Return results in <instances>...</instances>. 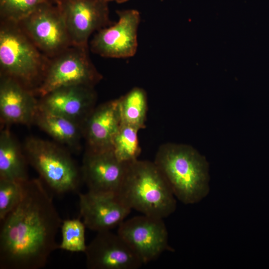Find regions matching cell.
<instances>
[{
  "label": "cell",
  "mask_w": 269,
  "mask_h": 269,
  "mask_svg": "<svg viewBox=\"0 0 269 269\" xmlns=\"http://www.w3.org/2000/svg\"><path fill=\"white\" fill-rule=\"evenodd\" d=\"M40 179H29L0 228V269H39L52 252L62 220Z\"/></svg>",
  "instance_id": "cell-1"
},
{
  "label": "cell",
  "mask_w": 269,
  "mask_h": 269,
  "mask_svg": "<svg viewBox=\"0 0 269 269\" xmlns=\"http://www.w3.org/2000/svg\"><path fill=\"white\" fill-rule=\"evenodd\" d=\"M175 197L185 204L197 203L209 192L206 158L192 146L166 143L158 149L153 161Z\"/></svg>",
  "instance_id": "cell-2"
},
{
  "label": "cell",
  "mask_w": 269,
  "mask_h": 269,
  "mask_svg": "<svg viewBox=\"0 0 269 269\" xmlns=\"http://www.w3.org/2000/svg\"><path fill=\"white\" fill-rule=\"evenodd\" d=\"M119 195L132 209L163 219L175 210V197L154 162L138 159L128 163Z\"/></svg>",
  "instance_id": "cell-3"
},
{
  "label": "cell",
  "mask_w": 269,
  "mask_h": 269,
  "mask_svg": "<svg viewBox=\"0 0 269 269\" xmlns=\"http://www.w3.org/2000/svg\"><path fill=\"white\" fill-rule=\"evenodd\" d=\"M49 59L18 23L0 20V75L12 78L33 91L43 78Z\"/></svg>",
  "instance_id": "cell-4"
},
{
  "label": "cell",
  "mask_w": 269,
  "mask_h": 269,
  "mask_svg": "<svg viewBox=\"0 0 269 269\" xmlns=\"http://www.w3.org/2000/svg\"><path fill=\"white\" fill-rule=\"evenodd\" d=\"M23 151L40 179L55 193L78 192L83 181L69 152L58 144L36 137L26 138Z\"/></svg>",
  "instance_id": "cell-5"
},
{
  "label": "cell",
  "mask_w": 269,
  "mask_h": 269,
  "mask_svg": "<svg viewBox=\"0 0 269 269\" xmlns=\"http://www.w3.org/2000/svg\"><path fill=\"white\" fill-rule=\"evenodd\" d=\"M89 49V46L71 45L49 58L34 94L41 97L56 89L70 85L94 87L103 76L91 61Z\"/></svg>",
  "instance_id": "cell-6"
},
{
  "label": "cell",
  "mask_w": 269,
  "mask_h": 269,
  "mask_svg": "<svg viewBox=\"0 0 269 269\" xmlns=\"http://www.w3.org/2000/svg\"><path fill=\"white\" fill-rule=\"evenodd\" d=\"M17 23L49 58L72 45L57 4L43 5Z\"/></svg>",
  "instance_id": "cell-7"
},
{
  "label": "cell",
  "mask_w": 269,
  "mask_h": 269,
  "mask_svg": "<svg viewBox=\"0 0 269 269\" xmlns=\"http://www.w3.org/2000/svg\"><path fill=\"white\" fill-rule=\"evenodd\" d=\"M108 0H59L72 45L89 46L90 37L114 23L109 16Z\"/></svg>",
  "instance_id": "cell-8"
},
{
  "label": "cell",
  "mask_w": 269,
  "mask_h": 269,
  "mask_svg": "<svg viewBox=\"0 0 269 269\" xmlns=\"http://www.w3.org/2000/svg\"><path fill=\"white\" fill-rule=\"evenodd\" d=\"M116 13L118 20L94 33L90 42L89 49L106 58L133 57L138 47L140 13L134 9L117 10Z\"/></svg>",
  "instance_id": "cell-9"
},
{
  "label": "cell",
  "mask_w": 269,
  "mask_h": 269,
  "mask_svg": "<svg viewBox=\"0 0 269 269\" xmlns=\"http://www.w3.org/2000/svg\"><path fill=\"white\" fill-rule=\"evenodd\" d=\"M118 234L127 243L143 264L153 261L164 252L171 251L163 219L142 214L125 220Z\"/></svg>",
  "instance_id": "cell-10"
},
{
  "label": "cell",
  "mask_w": 269,
  "mask_h": 269,
  "mask_svg": "<svg viewBox=\"0 0 269 269\" xmlns=\"http://www.w3.org/2000/svg\"><path fill=\"white\" fill-rule=\"evenodd\" d=\"M128 163L120 161L113 149H86L81 172L88 191L118 194L124 181Z\"/></svg>",
  "instance_id": "cell-11"
},
{
  "label": "cell",
  "mask_w": 269,
  "mask_h": 269,
  "mask_svg": "<svg viewBox=\"0 0 269 269\" xmlns=\"http://www.w3.org/2000/svg\"><path fill=\"white\" fill-rule=\"evenodd\" d=\"M88 269H137L143 264L118 233L97 232L84 252Z\"/></svg>",
  "instance_id": "cell-12"
},
{
  "label": "cell",
  "mask_w": 269,
  "mask_h": 269,
  "mask_svg": "<svg viewBox=\"0 0 269 269\" xmlns=\"http://www.w3.org/2000/svg\"><path fill=\"white\" fill-rule=\"evenodd\" d=\"M78 195L80 216L87 228L97 232L119 227L132 210L119 194L88 191Z\"/></svg>",
  "instance_id": "cell-13"
},
{
  "label": "cell",
  "mask_w": 269,
  "mask_h": 269,
  "mask_svg": "<svg viewBox=\"0 0 269 269\" xmlns=\"http://www.w3.org/2000/svg\"><path fill=\"white\" fill-rule=\"evenodd\" d=\"M97 95L94 87L76 85L56 89L41 97L38 107L83 124L95 109Z\"/></svg>",
  "instance_id": "cell-14"
},
{
  "label": "cell",
  "mask_w": 269,
  "mask_h": 269,
  "mask_svg": "<svg viewBox=\"0 0 269 269\" xmlns=\"http://www.w3.org/2000/svg\"><path fill=\"white\" fill-rule=\"evenodd\" d=\"M30 89L17 80L0 75V118L6 126L34 124L38 108V101Z\"/></svg>",
  "instance_id": "cell-15"
},
{
  "label": "cell",
  "mask_w": 269,
  "mask_h": 269,
  "mask_svg": "<svg viewBox=\"0 0 269 269\" xmlns=\"http://www.w3.org/2000/svg\"><path fill=\"white\" fill-rule=\"evenodd\" d=\"M122 124L118 99L96 107L82 126L86 149H113L114 137Z\"/></svg>",
  "instance_id": "cell-16"
},
{
  "label": "cell",
  "mask_w": 269,
  "mask_h": 269,
  "mask_svg": "<svg viewBox=\"0 0 269 269\" xmlns=\"http://www.w3.org/2000/svg\"><path fill=\"white\" fill-rule=\"evenodd\" d=\"M34 123L57 142L73 150H79L83 133L79 124L39 107Z\"/></svg>",
  "instance_id": "cell-17"
},
{
  "label": "cell",
  "mask_w": 269,
  "mask_h": 269,
  "mask_svg": "<svg viewBox=\"0 0 269 269\" xmlns=\"http://www.w3.org/2000/svg\"><path fill=\"white\" fill-rule=\"evenodd\" d=\"M27 164L24 151L9 130L6 127L2 129L0 134V178L27 181Z\"/></svg>",
  "instance_id": "cell-18"
},
{
  "label": "cell",
  "mask_w": 269,
  "mask_h": 269,
  "mask_svg": "<svg viewBox=\"0 0 269 269\" xmlns=\"http://www.w3.org/2000/svg\"><path fill=\"white\" fill-rule=\"evenodd\" d=\"M122 123L138 130L145 127L147 97L144 89L134 87L118 98Z\"/></svg>",
  "instance_id": "cell-19"
},
{
  "label": "cell",
  "mask_w": 269,
  "mask_h": 269,
  "mask_svg": "<svg viewBox=\"0 0 269 269\" xmlns=\"http://www.w3.org/2000/svg\"><path fill=\"white\" fill-rule=\"evenodd\" d=\"M139 131L122 124L113 143V150L120 161L129 163L138 159L141 151L138 138Z\"/></svg>",
  "instance_id": "cell-20"
},
{
  "label": "cell",
  "mask_w": 269,
  "mask_h": 269,
  "mask_svg": "<svg viewBox=\"0 0 269 269\" xmlns=\"http://www.w3.org/2000/svg\"><path fill=\"white\" fill-rule=\"evenodd\" d=\"M59 0H0V20L18 23L41 6Z\"/></svg>",
  "instance_id": "cell-21"
},
{
  "label": "cell",
  "mask_w": 269,
  "mask_h": 269,
  "mask_svg": "<svg viewBox=\"0 0 269 269\" xmlns=\"http://www.w3.org/2000/svg\"><path fill=\"white\" fill-rule=\"evenodd\" d=\"M86 226L80 218L62 221L61 226L62 241L59 249L71 252L84 253Z\"/></svg>",
  "instance_id": "cell-22"
},
{
  "label": "cell",
  "mask_w": 269,
  "mask_h": 269,
  "mask_svg": "<svg viewBox=\"0 0 269 269\" xmlns=\"http://www.w3.org/2000/svg\"><path fill=\"white\" fill-rule=\"evenodd\" d=\"M27 181L0 178V221L20 203L24 195Z\"/></svg>",
  "instance_id": "cell-23"
},
{
  "label": "cell",
  "mask_w": 269,
  "mask_h": 269,
  "mask_svg": "<svg viewBox=\"0 0 269 269\" xmlns=\"http://www.w3.org/2000/svg\"><path fill=\"white\" fill-rule=\"evenodd\" d=\"M109 0V1L116 2V3H123L124 2H126L129 0Z\"/></svg>",
  "instance_id": "cell-24"
}]
</instances>
